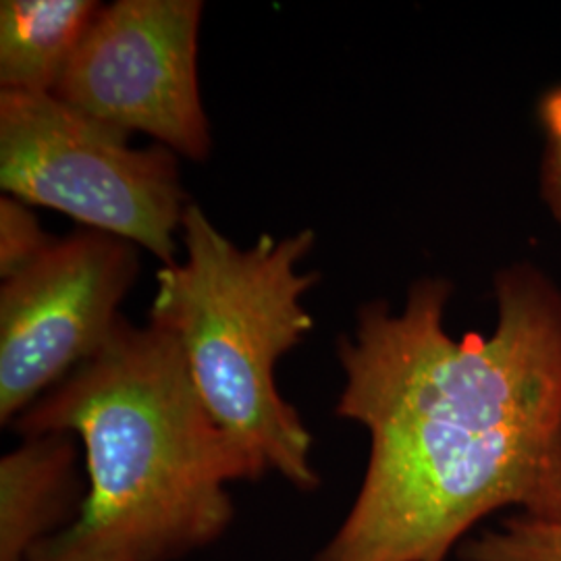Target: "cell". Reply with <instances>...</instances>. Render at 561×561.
<instances>
[{"instance_id":"cell-1","label":"cell","mask_w":561,"mask_h":561,"mask_svg":"<svg viewBox=\"0 0 561 561\" xmlns=\"http://www.w3.org/2000/svg\"><path fill=\"white\" fill-rule=\"evenodd\" d=\"M454 285L364 304L337 341L335 414L368 433L356 500L312 561H447L502 510L561 522V287L539 264L493 277L491 335L445 327Z\"/></svg>"},{"instance_id":"cell-9","label":"cell","mask_w":561,"mask_h":561,"mask_svg":"<svg viewBox=\"0 0 561 561\" xmlns=\"http://www.w3.org/2000/svg\"><path fill=\"white\" fill-rule=\"evenodd\" d=\"M456 553L461 561H561V522L514 514L470 535Z\"/></svg>"},{"instance_id":"cell-5","label":"cell","mask_w":561,"mask_h":561,"mask_svg":"<svg viewBox=\"0 0 561 561\" xmlns=\"http://www.w3.org/2000/svg\"><path fill=\"white\" fill-rule=\"evenodd\" d=\"M201 0H117L101 7L53 96L178 157L210 154L198 85Z\"/></svg>"},{"instance_id":"cell-2","label":"cell","mask_w":561,"mask_h":561,"mask_svg":"<svg viewBox=\"0 0 561 561\" xmlns=\"http://www.w3.org/2000/svg\"><path fill=\"white\" fill-rule=\"evenodd\" d=\"M80 442L85 493L34 561H181L233 524L229 486L254 481L208 414L180 343L121 317L108 343L11 424Z\"/></svg>"},{"instance_id":"cell-6","label":"cell","mask_w":561,"mask_h":561,"mask_svg":"<svg viewBox=\"0 0 561 561\" xmlns=\"http://www.w3.org/2000/svg\"><path fill=\"white\" fill-rule=\"evenodd\" d=\"M138 271V245L80 229L53 241L38 261L2 280V426H11L108 343Z\"/></svg>"},{"instance_id":"cell-11","label":"cell","mask_w":561,"mask_h":561,"mask_svg":"<svg viewBox=\"0 0 561 561\" xmlns=\"http://www.w3.org/2000/svg\"><path fill=\"white\" fill-rule=\"evenodd\" d=\"M537 121L542 138L539 198L549 217L561 227V83L547 88L539 96Z\"/></svg>"},{"instance_id":"cell-3","label":"cell","mask_w":561,"mask_h":561,"mask_svg":"<svg viewBox=\"0 0 561 561\" xmlns=\"http://www.w3.org/2000/svg\"><path fill=\"white\" fill-rule=\"evenodd\" d=\"M181 243L183 259L157 273L150 324L180 343L208 414L240 449L252 479L275 472L314 493L321 472L312 433L277 385L280 358L314 327L301 298L321 275L300 271L314 231L262 236L241 250L192 202Z\"/></svg>"},{"instance_id":"cell-8","label":"cell","mask_w":561,"mask_h":561,"mask_svg":"<svg viewBox=\"0 0 561 561\" xmlns=\"http://www.w3.org/2000/svg\"><path fill=\"white\" fill-rule=\"evenodd\" d=\"M101 7L94 0H2L0 92L55 94Z\"/></svg>"},{"instance_id":"cell-10","label":"cell","mask_w":561,"mask_h":561,"mask_svg":"<svg viewBox=\"0 0 561 561\" xmlns=\"http://www.w3.org/2000/svg\"><path fill=\"white\" fill-rule=\"evenodd\" d=\"M50 238L41 227L32 206L13 196L2 194L0 198V277L2 280L15 277L30 264L41 259L53 245Z\"/></svg>"},{"instance_id":"cell-7","label":"cell","mask_w":561,"mask_h":561,"mask_svg":"<svg viewBox=\"0 0 561 561\" xmlns=\"http://www.w3.org/2000/svg\"><path fill=\"white\" fill-rule=\"evenodd\" d=\"M80 458L65 433L21 437L0 458V561H34V547L76 518L85 493Z\"/></svg>"},{"instance_id":"cell-4","label":"cell","mask_w":561,"mask_h":561,"mask_svg":"<svg viewBox=\"0 0 561 561\" xmlns=\"http://www.w3.org/2000/svg\"><path fill=\"white\" fill-rule=\"evenodd\" d=\"M129 138L53 94L0 92V187L173 264L192 204L178 154Z\"/></svg>"}]
</instances>
